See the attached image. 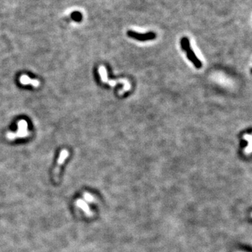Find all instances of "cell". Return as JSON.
Masks as SVG:
<instances>
[{
    "label": "cell",
    "mask_w": 252,
    "mask_h": 252,
    "mask_svg": "<svg viewBox=\"0 0 252 252\" xmlns=\"http://www.w3.org/2000/svg\"><path fill=\"white\" fill-rule=\"evenodd\" d=\"M28 125L25 120H20L18 123V131L16 132H8L6 138L9 140H14L17 138H25L28 137L30 132L27 129Z\"/></svg>",
    "instance_id": "cell-1"
},
{
    "label": "cell",
    "mask_w": 252,
    "mask_h": 252,
    "mask_svg": "<svg viewBox=\"0 0 252 252\" xmlns=\"http://www.w3.org/2000/svg\"><path fill=\"white\" fill-rule=\"evenodd\" d=\"M181 44L182 48H183V49L184 50V51H186V53H187L188 58L191 61V62H193V64L196 67V68H200L202 65V63H201L200 60H199V59L196 56V55H195L193 51L191 48L190 47L189 41H188V38H186V37L182 38V39L181 41Z\"/></svg>",
    "instance_id": "cell-2"
},
{
    "label": "cell",
    "mask_w": 252,
    "mask_h": 252,
    "mask_svg": "<svg viewBox=\"0 0 252 252\" xmlns=\"http://www.w3.org/2000/svg\"><path fill=\"white\" fill-rule=\"evenodd\" d=\"M99 74H100L101 77H102V81L103 82H106V83H109L110 85H112V86H115L116 83H118V82H122V83H125L126 84V87H124V90H123V91L121 93H123L124 92H126V91H128L130 89V83H128V81H126V80H123V79H120L119 81H109L107 79V71H106V69L105 68V67L104 66H100L99 68Z\"/></svg>",
    "instance_id": "cell-3"
},
{
    "label": "cell",
    "mask_w": 252,
    "mask_h": 252,
    "mask_svg": "<svg viewBox=\"0 0 252 252\" xmlns=\"http://www.w3.org/2000/svg\"><path fill=\"white\" fill-rule=\"evenodd\" d=\"M69 151H67V149H62V151H60V156H59V158L58 159V163H57V165L56 168L54 169L53 175H54V180L55 181L57 182L58 181L59 178V174H60V167L64 164L65 160L68 158L69 156Z\"/></svg>",
    "instance_id": "cell-4"
},
{
    "label": "cell",
    "mask_w": 252,
    "mask_h": 252,
    "mask_svg": "<svg viewBox=\"0 0 252 252\" xmlns=\"http://www.w3.org/2000/svg\"><path fill=\"white\" fill-rule=\"evenodd\" d=\"M128 36L131 38H133V39L138 40V41H149V40H153L156 37V34L154 32H150L145 33V34H140L138 32H136L130 30L128 31Z\"/></svg>",
    "instance_id": "cell-5"
},
{
    "label": "cell",
    "mask_w": 252,
    "mask_h": 252,
    "mask_svg": "<svg viewBox=\"0 0 252 252\" xmlns=\"http://www.w3.org/2000/svg\"><path fill=\"white\" fill-rule=\"evenodd\" d=\"M19 81H20V83L21 84L24 85V86L31 85V86L35 87V88H38V87H39L40 85H41V83H40L39 80L32 79H31L30 77H29L28 76L25 74L20 76Z\"/></svg>",
    "instance_id": "cell-6"
},
{
    "label": "cell",
    "mask_w": 252,
    "mask_h": 252,
    "mask_svg": "<svg viewBox=\"0 0 252 252\" xmlns=\"http://www.w3.org/2000/svg\"><path fill=\"white\" fill-rule=\"evenodd\" d=\"M77 205H78V206H79L80 208H81L82 209H83V210L85 211V212H86V214H89L90 213V209H89V208H88V205H87L86 203L85 202H83V201H82V200H78L77 202Z\"/></svg>",
    "instance_id": "cell-7"
},
{
    "label": "cell",
    "mask_w": 252,
    "mask_h": 252,
    "mask_svg": "<svg viewBox=\"0 0 252 252\" xmlns=\"http://www.w3.org/2000/svg\"><path fill=\"white\" fill-rule=\"evenodd\" d=\"M84 198L87 201H88V202H92V201L93 200V197L88 193L85 194Z\"/></svg>",
    "instance_id": "cell-8"
},
{
    "label": "cell",
    "mask_w": 252,
    "mask_h": 252,
    "mask_svg": "<svg viewBox=\"0 0 252 252\" xmlns=\"http://www.w3.org/2000/svg\"><path fill=\"white\" fill-rule=\"evenodd\" d=\"M251 74H252V69L251 70Z\"/></svg>",
    "instance_id": "cell-9"
}]
</instances>
